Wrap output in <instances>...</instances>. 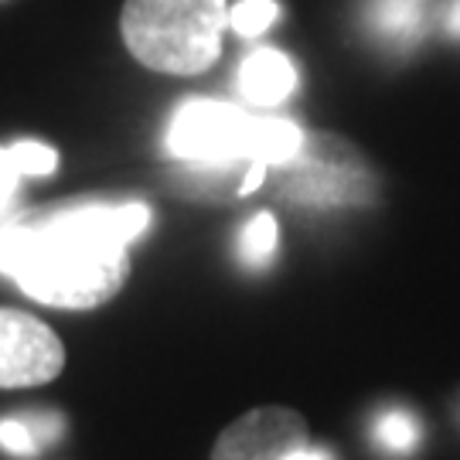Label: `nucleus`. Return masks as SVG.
I'll return each instance as SVG.
<instances>
[{
  "label": "nucleus",
  "instance_id": "39448f33",
  "mask_svg": "<svg viewBox=\"0 0 460 460\" xmlns=\"http://www.w3.org/2000/svg\"><path fill=\"white\" fill-rule=\"evenodd\" d=\"M62 368L66 348L45 321L0 307V389L45 385Z\"/></svg>",
  "mask_w": 460,
  "mask_h": 460
},
{
  "label": "nucleus",
  "instance_id": "9d476101",
  "mask_svg": "<svg viewBox=\"0 0 460 460\" xmlns=\"http://www.w3.org/2000/svg\"><path fill=\"white\" fill-rule=\"evenodd\" d=\"M279 246V229H277V218L270 212L252 215L246 222V229L239 235V256L246 266H266L273 256H277Z\"/></svg>",
  "mask_w": 460,
  "mask_h": 460
},
{
  "label": "nucleus",
  "instance_id": "f03ea898",
  "mask_svg": "<svg viewBox=\"0 0 460 460\" xmlns=\"http://www.w3.org/2000/svg\"><path fill=\"white\" fill-rule=\"evenodd\" d=\"M229 0H127L119 31L140 66L167 75L208 72L222 55Z\"/></svg>",
  "mask_w": 460,
  "mask_h": 460
},
{
  "label": "nucleus",
  "instance_id": "ddd939ff",
  "mask_svg": "<svg viewBox=\"0 0 460 460\" xmlns=\"http://www.w3.org/2000/svg\"><path fill=\"white\" fill-rule=\"evenodd\" d=\"M0 447L14 457H34L41 444L34 440L31 427L21 420V416H11V420H0Z\"/></svg>",
  "mask_w": 460,
  "mask_h": 460
},
{
  "label": "nucleus",
  "instance_id": "2eb2a0df",
  "mask_svg": "<svg viewBox=\"0 0 460 460\" xmlns=\"http://www.w3.org/2000/svg\"><path fill=\"white\" fill-rule=\"evenodd\" d=\"M17 167L11 164V154L7 150H0V208L14 198V188H17Z\"/></svg>",
  "mask_w": 460,
  "mask_h": 460
},
{
  "label": "nucleus",
  "instance_id": "dca6fc26",
  "mask_svg": "<svg viewBox=\"0 0 460 460\" xmlns=\"http://www.w3.org/2000/svg\"><path fill=\"white\" fill-rule=\"evenodd\" d=\"M447 31L460 38V0H450V7H447V17H444Z\"/></svg>",
  "mask_w": 460,
  "mask_h": 460
},
{
  "label": "nucleus",
  "instance_id": "f3484780",
  "mask_svg": "<svg viewBox=\"0 0 460 460\" xmlns=\"http://www.w3.org/2000/svg\"><path fill=\"white\" fill-rule=\"evenodd\" d=\"M290 460H331V454L328 450H321V447H300L296 454H290Z\"/></svg>",
  "mask_w": 460,
  "mask_h": 460
},
{
  "label": "nucleus",
  "instance_id": "423d86ee",
  "mask_svg": "<svg viewBox=\"0 0 460 460\" xmlns=\"http://www.w3.org/2000/svg\"><path fill=\"white\" fill-rule=\"evenodd\" d=\"M311 444L307 423L287 406H260L218 433L212 460H290Z\"/></svg>",
  "mask_w": 460,
  "mask_h": 460
},
{
  "label": "nucleus",
  "instance_id": "7ed1b4c3",
  "mask_svg": "<svg viewBox=\"0 0 460 460\" xmlns=\"http://www.w3.org/2000/svg\"><path fill=\"white\" fill-rule=\"evenodd\" d=\"M279 201L296 208H372L378 201V174L368 157L338 133H304L290 161L266 171Z\"/></svg>",
  "mask_w": 460,
  "mask_h": 460
},
{
  "label": "nucleus",
  "instance_id": "9b49d317",
  "mask_svg": "<svg viewBox=\"0 0 460 460\" xmlns=\"http://www.w3.org/2000/svg\"><path fill=\"white\" fill-rule=\"evenodd\" d=\"M279 17L277 0H243L229 11V28L243 38H256L263 34L273 21Z\"/></svg>",
  "mask_w": 460,
  "mask_h": 460
},
{
  "label": "nucleus",
  "instance_id": "4468645a",
  "mask_svg": "<svg viewBox=\"0 0 460 460\" xmlns=\"http://www.w3.org/2000/svg\"><path fill=\"white\" fill-rule=\"evenodd\" d=\"M28 427H31V433H34V440L41 447H49V444H55L58 440V433H62V416L58 412H51V410H34V412H28V416H21Z\"/></svg>",
  "mask_w": 460,
  "mask_h": 460
},
{
  "label": "nucleus",
  "instance_id": "6e6552de",
  "mask_svg": "<svg viewBox=\"0 0 460 460\" xmlns=\"http://www.w3.org/2000/svg\"><path fill=\"white\" fill-rule=\"evenodd\" d=\"M372 440L389 457H410L423 440V423L406 406H385L372 420Z\"/></svg>",
  "mask_w": 460,
  "mask_h": 460
},
{
  "label": "nucleus",
  "instance_id": "20e7f679",
  "mask_svg": "<svg viewBox=\"0 0 460 460\" xmlns=\"http://www.w3.org/2000/svg\"><path fill=\"white\" fill-rule=\"evenodd\" d=\"M260 116L215 99H188L167 127V150L188 167H232L256 161Z\"/></svg>",
  "mask_w": 460,
  "mask_h": 460
},
{
  "label": "nucleus",
  "instance_id": "f8f14e48",
  "mask_svg": "<svg viewBox=\"0 0 460 460\" xmlns=\"http://www.w3.org/2000/svg\"><path fill=\"white\" fill-rule=\"evenodd\" d=\"M7 154H11V164L17 167V174L41 178V174H51L58 167V154L45 144H34V140H21L14 147H7Z\"/></svg>",
  "mask_w": 460,
  "mask_h": 460
},
{
  "label": "nucleus",
  "instance_id": "f257e3e1",
  "mask_svg": "<svg viewBox=\"0 0 460 460\" xmlns=\"http://www.w3.org/2000/svg\"><path fill=\"white\" fill-rule=\"evenodd\" d=\"M150 208L72 205L0 229V273L49 307L89 311L113 300L130 277V246L147 229Z\"/></svg>",
  "mask_w": 460,
  "mask_h": 460
},
{
  "label": "nucleus",
  "instance_id": "1a4fd4ad",
  "mask_svg": "<svg viewBox=\"0 0 460 460\" xmlns=\"http://www.w3.org/2000/svg\"><path fill=\"white\" fill-rule=\"evenodd\" d=\"M368 21L385 41L412 45L420 28H423V11L416 0H376L368 11Z\"/></svg>",
  "mask_w": 460,
  "mask_h": 460
},
{
  "label": "nucleus",
  "instance_id": "0eeeda50",
  "mask_svg": "<svg viewBox=\"0 0 460 460\" xmlns=\"http://www.w3.org/2000/svg\"><path fill=\"white\" fill-rule=\"evenodd\" d=\"M296 89L294 62L277 49L252 51L239 68V93L256 106H277Z\"/></svg>",
  "mask_w": 460,
  "mask_h": 460
}]
</instances>
